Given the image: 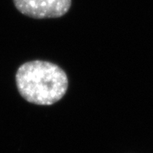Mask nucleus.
I'll return each mask as SVG.
<instances>
[{
  "mask_svg": "<svg viewBox=\"0 0 153 153\" xmlns=\"http://www.w3.org/2000/svg\"><path fill=\"white\" fill-rule=\"evenodd\" d=\"M16 82L19 93L28 102L50 105L59 101L68 88V77L60 66L44 60H32L18 68Z\"/></svg>",
  "mask_w": 153,
  "mask_h": 153,
  "instance_id": "nucleus-1",
  "label": "nucleus"
},
{
  "mask_svg": "<svg viewBox=\"0 0 153 153\" xmlns=\"http://www.w3.org/2000/svg\"><path fill=\"white\" fill-rule=\"evenodd\" d=\"M22 14L34 19L59 18L69 11L71 0H13Z\"/></svg>",
  "mask_w": 153,
  "mask_h": 153,
  "instance_id": "nucleus-2",
  "label": "nucleus"
}]
</instances>
